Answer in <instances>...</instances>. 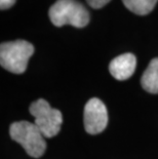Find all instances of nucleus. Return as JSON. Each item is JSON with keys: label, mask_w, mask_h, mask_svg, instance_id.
<instances>
[{"label": "nucleus", "mask_w": 158, "mask_h": 159, "mask_svg": "<svg viewBox=\"0 0 158 159\" xmlns=\"http://www.w3.org/2000/svg\"><path fill=\"white\" fill-rule=\"evenodd\" d=\"M130 11L139 16H145L153 11L158 0H122Z\"/></svg>", "instance_id": "6e6552de"}, {"label": "nucleus", "mask_w": 158, "mask_h": 159, "mask_svg": "<svg viewBox=\"0 0 158 159\" xmlns=\"http://www.w3.org/2000/svg\"><path fill=\"white\" fill-rule=\"evenodd\" d=\"M84 128L89 134H97L105 129L108 124V112L102 101L93 98L84 107Z\"/></svg>", "instance_id": "39448f33"}, {"label": "nucleus", "mask_w": 158, "mask_h": 159, "mask_svg": "<svg viewBox=\"0 0 158 159\" xmlns=\"http://www.w3.org/2000/svg\"><path fill=\"white\" fill-rule=\"evenodd\" d=\"M48 16L56 27L70 25L75 28H83L89 22L88 11L76 0H58L49 8Z\"/></svg>", "instance_id": "f257e3e1"}, {"label": "nucleus", "mask_w": 158, "mask_h": 159, "mask_svg": "<svg viewBox=\"0 0 158 159\" xmlns=\"http://www.w3.org/2000/svg\"><path fill=\"white\" fill-rule=\"evenodd\" d=\"M33 53L34 46L25 40L4 42L0 46V64L9 72L22 74L26 71Z\"/></svg>", "instance_id": "7ed1b4c3"}, {"label": "nucleus", "mask_w": 158, "mask_h": 159, "mask_svg": "<svg viewBox=\"0 0 158 159\" xmlns=\"http://www.w3.org/2000/svg\"><path fill=\"white\" fill-rule=\"evenodd\" d=\"M137 67V59L133 53H123L111 61L109 71L117 80L129 79L134 73Z\"/></svg>", "instance_id": "423d86ee"}, {"label": "nucleus", "mask_w": 158, "mask_h": 159, "mask_svg": "<svg viewBox=\"0 0 158 159\" xmlns=\"http://www.w3.org/2000/svg\"><path fill=\"white\" fill-rule=\"evenodd\" d=\"M109 1L110 0H86V2L88 3V5L90 7H93L95 9L103 7V6H105Z\"/></svg>", "instance_id": "1a4fd4ad"}, {"label": "nucleus", "mask_w": 158, "mask_h": 159, "mask_svg": "<svg viewBox=\"0 0 158 159\" xmlns=\"http://www.w3.org/2000/svg\"><path fill=\"white\" fill-rule=\"evenodd\" d=\"M16 1V0H0V8L1 11L11 8L12 5H15Z\"/></svg>", "instance_id": "9d476101"}, {"label": "nucleus", "mask_w": 158, "mask_h": 159, "mask_svg": "<svg viewBox=\"0 0 158 159\" xmlns=\"http://www.w3.org/2000/svg\"><path fill=\"white\" fill-rule=\"evenodd\" d=\"M142 87L150 93H158V57L150 62L141 79Z\"/></svg>", "instance_id": "0eeeda50"}, {"label": "nucleus", "mask_w": 158, "mask_h": 159, "mask_svg": "<svg viewBox=\"0 0 158 159\" xmlns=\"http://www.w3.org/2000/svg\"><path fill=\"white\" fill-rule=\"evenodd\" d=\"M29 110L35 118V125L45 138H52L59 134L63 123V115L60 110L52 108L43 99L32 103Z\"/></svg>", "instance_id": "20e7f679"}, {"label": "nucleus", "mask_w": 158, "mask_h": 159, "mask_svg": "<svg viewBox=\"0 0 158 159\" xmlns=\"http://www.w3.org/2000/svg\"><path fill=\"white\" fill-rule=\"evenodd\" d=\"M11 138L25 149L30 156L38 158L45 152L46 143L44 136L35 123L28 121L13 122L9 128Z\"/></svg>", "instance_id": "f03ea898"}]
</instances>
